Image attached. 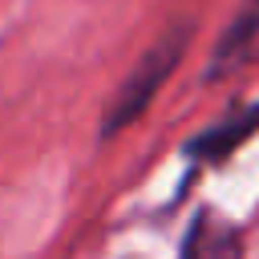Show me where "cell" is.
Wrapping results in <instances>:
<instances>
[{
  "mask_svg": "<svg viewBox=\"0 0 259 259\" xmlns=\"http://www.w3.org/2000/svg\"><path fill=\"white\" fill-rule=\"evenodd\" d=\"M190 40H194V20H186V16L158 32V40L138 57V65H134L130 77L117 85L113 101H109L105 113H101V138H105V142L117 138L121 130H130V125L154 105V97L162 93V85H166V81L174 77V69L182 65Z\"/></svg>",
  "mask_w": 259,
  "mask_h": 259,
  "instance_id": "obj_1",
  "label": "cell"
},
{
  "mask_svg": "<svg viewBox=\"0 0 259 259\" xmlns=\"http://www.w3.org/2000/svg\"><path fill=\"white\" fill-rule=\"evenodd\" d=\"M251 134H259V101H247V105L231 109L223 121H214L210 130H202V134L186 146V158H190L194 166L223 162V158H231Z\"/></svg>",
  "mask_w": 259,
  "mask_h": 259,
  "instance_id": "obj_2",
  "label": "cell"
},
{
  "mask_svg": "<svg viewBox=\"0 0 259 259\" xmlns=\"http://www.w3.org/2000/svg\"><path fill=\"white\" fill-rule=\"evenodd\" d=\"M259 45V0H243V8L235 12V20L223 28L219 45L210 49V61H206V81H219L227 73H235L251 49Z\"/></svg>",
  "mask_w": 259,
  "mask_h": 259,
  "instance_id": "obj_3",
  "label": "cell"
},
{
  "mask_svg": "<svg viewBox=\"0 0 259 259\" xmlns=\"http://www.w3.org/2000/svg\"><path fill=\"white\" fill-rule=\"evenodd\" d=\"M178 259H243L239 227L223 223L214 210H198L194 223L186 227V243Z\"/></svg>",
  "mask_w": 259,
  "mask_h": 259,
  "instance_id": "obj_4",
  "label": "cell"
}]
</instances>
